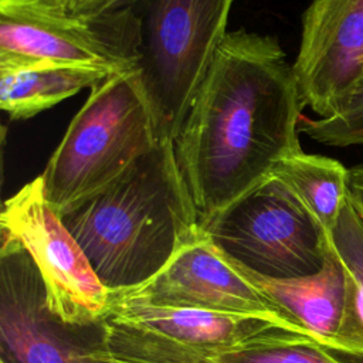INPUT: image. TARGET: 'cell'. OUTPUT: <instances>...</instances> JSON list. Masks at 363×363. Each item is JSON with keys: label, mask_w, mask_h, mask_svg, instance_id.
<instances>
[{"label": "cell", "mask_w": 363, "mask_h": 363, "mask_svg": "<svg viewBox=\"0 0 363 363\" xmlns=\"http://www.w3.org/2000/svg\"><path fill=\"white\" fill-rule=\"evenodd\" d=\"M302 108L277 38L225 34L173 142L200 227L302 150Z\"/></svg>", "instance_id": "1"}, {"label": "cell", "mask_w": 363, "mask_h": 363, "mask_svg": "<svg viewBox=\"0 0 363 363\" xmlns=\"http://www.w3.org/2000/svg\"><path fill=\"white\" fill-rule=\"evenodd\" d=\"M61 218L111 291L152 278L201 230L170 140H159L115 183Z\"/></svg>", "instance_id": "2"}, {"label": "cell", "mask_w": 363, "mask_h": 363, "mask_svg": "<svg viewBox=\"0 0 363 363\" xmlns=\"http://www.w3.org/2000/svg\"><path fill=\"white\" fill-rule=\"evenodd\" d=\"M159 138L136 68L91 88L40 174L48 204L64 216L126 173Z\"/></svg>", "instance_id": "3"}, {"label": "cell", "mask_w": 363, "mask_h": 363, "mask_svg": "<svg viewBox=\"0 0 363 363\" xmlns=\"http://www.w3.org/2000/svg\"><path fill=\"white\" fill-rule=\"evenodd\" d=\"M233 0H132L139 18L136 71L159 140L174 142L227 34Z\"/></svg>", "instance_id": "4"}, {"label": "cell", "mask_w": 363, "mask_h": 363, "mask_svg": "<svg viewBox=\"0 0 363 363\" xmlns=\"http://www.w3.org/2000/svg\"><path fill=\"white\" fill-rule=\"evenodd\" d=\"M230 258L271 278L320 271L329 235L279 177L269 176L201 227Z\"/></svg>", "instance_id": "5"}, {"label": "cell", "mask_w": 363, "mask_h": 363, "mask_svg": "<svg viewBox=\"0 0 363 363\" xmlns=\"http://www.w3.org/2000/svg\"><path fill=\"white\" fill-rule=\"evenodd\" d=\"M1 242L28 254L45 288L50 312L67 328L101 325L111 289L95 274L61 216L48 204L41 176L3 204Z\"/></svg>", "instance_id": "6"}, {"label": "cell", "mask_w": 363, "mask_h": 363, "mask_svg": "<svg viewBox=\"0 0 363 363\" xmlns=\"http://www.w3.org/2000/svg\"><path fill=\"white\" fill-rule=\"evenodd\" d=\"M0 54L78 64L115 74L136 68L139 18L130 4L77 14L54 0H0Z\"/></svg>", "instance_id": "7"}, {"label": "cell", "mask_w": 363, "mask_h": 363, "mask_svg": "<svg viewBox=\"0 0 363 363\" xmlns=\"http://www.w3.org/2000/svg\"><path fill=\"white\" fill-rule=\"evenodd\" d=\"M125 291L155 305L258 316L301 332L203 228L183 241L152 278Z\"/></svg>", "instance_id": "8"}, {"label": "cell", "mask_w": 363, "mask_h": 363, "mask_svg": "<svg viewBox=\"0 0 363 363\" xmlns=\"http://www.w3.org/2000/svg\"><path fill=\"white\" fill-rule=\"evenodd\" d=\"M292 68L303 106L340 112L363 75V0H312Z\"/></svg>", "instance_id": "9"}, {"label": "cell", "mask_w": 363, "mask_h": 363, "mask_svg": "<svg viewBox=\"0 0 363 363\" xmlns=\"http://www.w3.org/2000/svg\"><path fill=\"white\" fill-rule=\"evenodd\" d=\"M241 267L302 333L333 352L363 357L353 279L330 242L323 267L311 275L271 278Z\"/></svg>", "instance_id": "10"}, {"label": "cell", "mask_w": 363, "mask_h": 363, "mask_svg": "<svg viewBox=\"0 0 363 363\" xmlns=\"http://www.w3.org/2000/svg\"><path fill=\"white\" fill-rule=\"evenodd\" d=\"M101 323L140 339L211 353L242 346L281 326L258 316L155 305L125 289L111 291L109 308Z\"/></svg>", "instance_id": "11"}, {"label": "cell", "mask_w": 363, "mask_h": 363, "mask_svg": "<svg viewBox=\"0 0 363 363\" xmlns=\"http://www.w3.org/2000/svg\"><path fill=\"white\" fill-rule=\"evenodd\" d=\"M0 332L11 363H72L78 343L48 309L45 288L26 251L1 242ZM6 360V359H4Z\"/></svg>", "instance_id": "12"}, {"label": "cell", "mask_w": 363, "mask_h": 363, "mask_svg": "<svg viewBox=\"0 0 363 363\" xmlns=\"http://www.w3.org/2000/svg\"><path fill=\"white\" fill-rule=\"evenodd\" d=\"M106 77L108 72L92 67L0 54V108L11 119H28Z\"/></svg>", "instance_id": "13"}, {"label": "cell", "mask_w": 363, "mask_h": 363, "mask_svg": "<svg viewBox=\"0 0 363 363\" xmlns=\"http://www.w3.org/2000/svg\"><path fill=\"white\" fill-rule=\"evenodd\" d=\"M303 201L329 235L349 196V169L339 160L303 153L284 159L274 170Z\"/></svg>", "instance_id": "14"}, {"label": "cell", "mask_w": 363, "mask_h": 363, "mask_svg": "<svg viewBox=\"0 0 363 363\" xmlns=\"http://www.w3.org/2000/svg\"><path fill=\"white\" fill-rule=\"evenodd\" d=\"M98 342L77 346L72 363H214L204 352L140 339L101 323Z\"/></svg>", "instance_id": "15"}, {"label": "cell", "mask_w": 363, "mask_h": 363, "mask_svg": "<svg viewBox=\"0 0 363 363\" xmlns=\"http://www.w3.org/2000/svg\"><path fill=\"white\" fill-rule=\"evenodd\" d=\"M199 350V349H197ZM204 352L214 363H352L301 332L275 326L247 345L220 353Z\"/></svg>", "instance_id": "16"}, {"label": "cell", "mask_w": 363, "mask_h": 363, "mask_svg": "<svg viewBox=\"0 0 363 363\" xmlns=\"http://www.w3.org/2000/svg\"><path fill=\"white\" fill-rule=\"evenodd\" d=\"M299 132L326 146H363V75L340 112L318 119L302 116Z\"/></svg>", "instance_id": "17"}, {"label": "cell", "mask_w": 363, "mask_h": 363, "mask_svg": "<svg viewBox=\"0 0 363 363\" xmlns=\"http://www.w3.org/2000/svg\"><path fill=\"white\" fill-rule=\"evenodd\" d=\"M62 9L77 14H102L130 4L132 0H54Z\"/></svg>", "instance_id": "18"}, {"label": "cell", "mask_w": 363, "mask_h": 363, "mask_svg": "<svg viewBox=\"0 0 363 363\" xmlns=\"http://www.w3.org/2000/svg\"><path fill=\"white\" fill-rule=\"evenodd\" d=\"M349 197L363 218V166L349 169Z\"/></svg>", "instance_id": "19"}, {"label": "cell", "mask_w": 363, "mask_h": 363, "mask_svg": "<svg viewBox=\"0 0 363 363\" xmlns=\"http://www.w3.org/2000/svg\"><path fill=\"white\" fill-rule=\"evenodd\" d=\"M0 363H9V362H7V360H4V359L1 357V362H0Z\"/></svg>", "instance_id": "20"}]
</instances>
